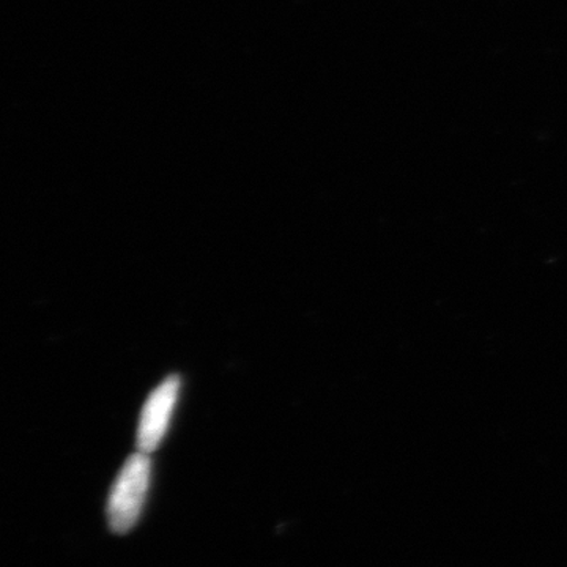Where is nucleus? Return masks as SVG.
<instances>
[{
  "mask_svg": "<svg viewBox=\"0 0 567 567\" xmlns=\"http://www.w3.org/2000/svg\"><path fill=\"white\" fill-rule=\"evenodd\" d=\"M152 462L137 451L122 466L107 499V522L114 533H128L140 520L151 487Z\"/></svg>",
  "mask_w": 567,
  "mask_h": 567,
  "instance_id": "obj_1",
  "label": "nucleus"
},
{
  "mask_svg": "<svg viewBox=\"0 0 567 567\" xmlns=\"http://www.w3.org/2000/svg\"><path fill=\"white\" fill-rule=\"evenodd\" d=\"M181 393V377L171 375L145 401L137 427V450L152 454L162 445Z\"/></svg>",
  "mask_w": 567,
  "mask_h": 567,
  "instance_id": "obj_2",
  "label": "nucleus"
}]
</instances>
